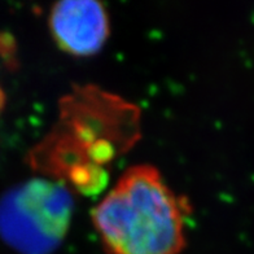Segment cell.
Segmentation results:
<instances>
[{
	"label": "cell",
	"instance_id": "obj_1",
	"mask_svg": "<svg viewBox=\"0 0 254 254\" xmlns=\"http://www.w3.org/2000/svg\"><path fill=\"white\" fill-rule=\"evenodd\" d=\"M136 108L88 87L64 99L60 122L33 152V165L83 193L97 192L105 167L131 147L137 135Z\"/></svg>",
	"mask_w": 254,
	"mask_h": 254
},
{
	"label": "cell",
	"instance_id": "obj_2",
	"mask_svg": "<svg viewBox=\"0 0 254 254\" xmlns=\"http://www.w3.org/2000/svg\"><path fill=\"white\" fill-rule=\"evenodd\" d=\"M187 214L156 167L136 165L95 206L92 222L108 254H179Z\"/></svg>",
	"mask_w": 254,
	"mask_h": 254
},
{
	"label": "cell",
	"instance_id": "obj_3",
	"mask_svg": "<svg viewBox=\"0 0 254 254\" xmlns=\"http://www.w3.org/2000/svg\"><path fill=\"white\" fill-rule=\"evenodd\" d=\"M73 211L66 184L34 178L0 198V236L21 254H51L66 236Z\"/></svg>",
	"mask_w": 254,
	"mask_h": 254
},
{
	"label": "cell",
	"instance_id": "obj_4",
	"mask_svg": "<svg viewBox=\"0 0 254 254\" xmlns=\"http://www.w3.org/2000/svg\"><path fill=\"white\" fill-rule=\"evenodd\" d=\"M50 27L61 50L74 56H91L107 42L109 18L99 1L65 0L51 9Z\"/></svg>",
	"mask_w": 254,
	"mask_h": 254
},
{
	"label": "cell",
	"instance_id": "obj_5",
	"mask_svg": "<svg viewBox=\"0 0 254 254\" xmlns=\"http://www.w3.org/2000/svg\"><path fill=\"white\" fill-rule=\"evenodd\" d=\"M3 104H4V95L3 92H1V90H0V111H1V108H3Z\"/></svg>",
	"mask_w": 254,
	"mask_h": 254
}]
</instances>
